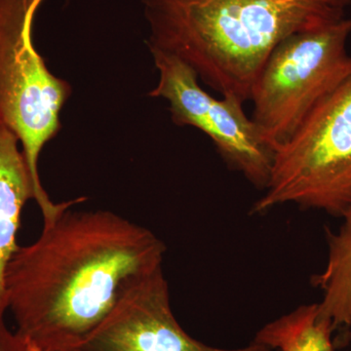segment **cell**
Masks as SVG:
<instances>
[{"mask_svg":"<svg viewBox=\"0 0 351 351\" xmlns=\"http://www.w3.org/2000/svg\"><path fill=\"white\" fill-rule=\"evenodd\" d=\"M71 208L43 223L38 239L19 247L6 272L16 332L43 351L78 345L132 286L162 267L166 252L144 226L110 211Z\"/></svg>","mask_w":351,"mask_h":351,"instance_id":"obj_1","label":"cell"},{"mask_svg":"<svg viewBox=\"0 0 351 351\" xmlns=\"http://www.w3.org/2000/svg\"><path fill=\"white\" fill-rule=\"evenodd\" d=\"M149 50L177 58L223 98L250 101L274 48L343 20L351 0H140Z\"/></svg>","mask_w":351,"mask_h":351,"instance_id":"obj_2","label":"cell"},{"mask_svg":"<svg viewBox=\"0 0 351 351\" xmlns=\"http://www.w3.org/2000/svg\"><path fill=\"white\" fill-rule=\"evenodd\" d=\"M44 0H0V125L19 141L43 218L60 211L44 189L39 157L62 129L71 84L51 73L34 41L36 13Z\"/></svg>","mask_w":351,"mask_h":351,"instance_id":"obj_3","label":"cell"},{"mask_svg":"<svg viewBox=\"0 0 351 351\" xmlns=\"http://www.w3.org/2000/svg\"><path fill=\"white\" fill-rule=\"evenodd\" d=\"M252 214L293 203L338 218L351 214V78L321 101L272 157Z\"/></svg>","mask_w":351,"mask_h":351,"instance_id":"obj_4","label":"cell"},{"mask_svg":"<svg viewBox=\"0 0 351 351\" xmlns=\"http://www.w3.org/2000/svg\"><path fill=\"white\" fill-rule=\"evenodd\" d=\"M351 19L293 34L274 48L254 85L252 120L274 152L318 105L351 78Z\"/></svg>","mask_w":351,"mask_h":351,"instance_id":"obj_5","label":"cell"},{"mask_svg":"<svg viewBox=\"0 0 351 351\" xmlns=\"http://www.w3.org/2000/svg\"><path fill=\"white\" fill-rule=\"evenodd\" d=\"M149 52L159 78L147 96L164 99L176 125L195 127L204 133L230 168L256 188L265 189L274 152L244 112V104L234 98H214L202 89L199 78L186 64L161 51Z\"/></svg>","mask_w":351,"mask_h":351,"instance_id":"obj_6","label":"cell"},{"mask_svg":"<svg viewBox=\"0 0 351 351\" xmlns=\"http://www.w3.org/2000/svg\"><path fill=\"white\" fill-rule=\"evenodd\" d=\"M69 351H274L252 341L239 348L206 345L176 319L162 267L122 295L94 331Z\"/></svg>","mask_w":351,"mask_h":351,"instance_id":"obj_7","label":"cell"},{"mask_svg":"<svg viewBox=\"0 0 351 351\" xmlns=\"http://www.w3.org/2000/svg\"><path fill=\"white\" fill-rule=\"evenodd\" d=\"M34 200L31 175L19 141L0 125V313L8 309L6 272L19 249L17 242L23 209Z\"/></svg>","mask_w":351,"mask_h":351,"instance_id":"obj_8","label":"cell"},{"mask_svg":"<svg viewBox=\"0 0 351 351\" xmlns=\"http://www.w3.org/2000/svg\"><path fill=\"white\" fill-rule=\"evenodd\" d=\"M326 265L311 279L322 292L318 313L334 330L351 327V214L343 219L338 232L326 228Z\"/></svg>","mask_w":351,"mask_h":351,"instance_id":"obj_9","label":"cell"},{"mask_svg":"<svg viewBox=\"0 0 351 351\" xmlns=\"http://www.w3.org/2000/svg\"><path fill=\"white\" fill-rule=\"evenodd\" d=\"M331 322L320 317L318 304H302L261 328L254 341L274 351H334Z\"/></svg>","mask_w":351,"mask_h":351,"instance_id":"obj_10","label":"cell"},{"mask_svg":"<svg viewBox=\"0 0 351 351\" xmlns=\"http://www.w3.org/2000/svg\"><path fill=\"white\" fill-rule=\"evenodd\" d=\"M0 351H27V343L17 332L7 327L4 314L0 313Z\"/></svg>","mask_w":351,"mask_h":351,"instance_id":"obj_11","label":"cell"},{"mask_svg":"<svg viewBox=\"0 0 351 351\" xmlns=\"http://www.w3.org/2000/svg\"><path fill=\"white\" fill-rule=\"evenodd\" d=\"M27 351H43L39 350V348H36L34 346L29 345V343H27Z\"/></svg>","mask_w":351,"mask_h":351,"instance_id":"obj_12","label":"cell"}]
</instances>
